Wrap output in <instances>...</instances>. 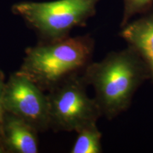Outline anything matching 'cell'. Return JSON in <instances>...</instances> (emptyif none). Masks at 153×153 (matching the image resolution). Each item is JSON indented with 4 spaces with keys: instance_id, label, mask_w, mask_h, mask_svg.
<instances>
[{
    "instance_id": "cell-1",
    "label": "cell",
    "mask_w": 153,
    "mask_h": 153,
    "mask_svg": "<svg viewBox=\"0 0 153 153\" xmlns=\"http://www.w3.org/2000/svg\"><path fill=\"white\" fill-rule=\"evenodd\" d=\"M82 74L94 89L101 116L108 120L126 111L137 89L151 79L144 61L129 46L108 53L98 62L91 61Z\"/></svg>"
},
{
    "instance_id": "cell-3",
    "label": "cell",
    "mask_w": 153,
    "mask_h": 153,
    "mask_svg": "<svg viewBox=\"0 0 153 153\" xmlns=\"http://www.w3.org/2000/svg\"><path fill=\"white\" fill-rule=\"evenodd\" d=\"M100 0H56L48 2L24 1L12 7L42 41L68 37L72 28L85 26L94 16Z\"/></svg>"
},
{
    "instance_id": "cell-6",
    "label": "cell",
    "mask_w": 153,
    "mask_h": 153,
    "mask_svg": "<svg viewBox=\"0 0 153 153\" xmlns=\"http://www.w3.org/2000/svg\"><path fill=\"white\" fill-rule=\"evenodd\" d=\"M38 133L24 120L5 111L1 131V153H37Z\"/></svg>"
},
{
    "instance_id": "cell-10",
    "label": "cell",
    "mask_w": 153,
    "mask_h": 153,
    "mask_svg": "<svg viewBox=\"0 0 153 153\" xmlns=\"http://www.w3.org/2000/svg\"><path fill=\"white\" fill-rule=\"evenodd\" d=\"M5 82L4 79V74L0 70V153H1V131H2V123L5 110L3 104V92L4 88Z\"/></svg>"
},
{
    "instance_id": "cell-8",
    "label": "cell",
    "mask_w": 153,
    "mask_h": 153,
    "mask_svg": "<svg viewBox=\"0 0 153 153\" xmlns=\"http://www.w3.org/2000/svg\"><path fill=\"white\" fill-rule=\"evenodd\" d=\"M76 137L71 153H101L103 152L102 133L97 127V122L86 125L76 131Z\"/></svg>"
},
{
    "instance_id": "cell-7",
    "label": "cell",
    "mask_w": 153,
    "mask_h": 153,
    "mask_svg": "<svg viewBox=\"0 0 153 153\" xmlns=\"http://www.w3.org/2000/svg\"><path fill=\"white\" fill-rule=\"evenodd\" d=\"M120 36L142 58L153 80V11L125 25Z\"/></svg>"
},
{
    "instance_id": "cell-2",
    "label": "cell",
    "mask_w": 153,
    "mask_h": 153,
    "mask_svg": "<svg viewBox=\"0 0 153 153\" xmlns=\"http://www.w3.org/2000/svg\"><path fill=\"white\" fill-rule=\"evenodd\" d=\"M94 45L89 35L43 41L26 49L19 72L48 91L68 76L83 72L92 61Z\"/></svg>"
},
{
    "instance_id": "cell-4",
    "label": "cell",
    "mask_w": 153,
    "mask_h": 153,
    "mask_svg": "<svg viewBox=\"0 0 153 153\" xmlns=\"http://www.w3.org/2000/svg\"><path fill=\"white\" fill-rule=\"evenodd\" d=\"M87 87L81 72L68 76L48 91L50 129L76 132L102 117L94 98L87 94Z\"/></svg>"
},
{
    "instance_id": "cell-9",
    "label": "cell",
    "mask_w": 153,
    "mask_h": 153,
    "mask_svg": "<svg viewBox=\"0 0 153 153\" xmlns=\"http://www.w3.org/2000/svg\"><path fill=\"white\" fill-rule=\"evenodd\" d=\"M153 0H123V14L120 27H123L137 14H146L152 11Z\"/></svg>"
},
{
    "instance_id": "cell-5",
    "label": "cell",
    "mask_w": 153,
    "mask_h": 153,
    "mask_svg": "<svg viewBox=\"0 0 153 153\" xmlns=\"http://www.w3.org/2000/svg\"><path fill=\"white\" fill-rule=\"evenodd\" d=\"M3 104L5 111L24 120L38 133L50 129L47 94L19 71L10 75L5 82Z\"/></svg>"
}]
</instances>
